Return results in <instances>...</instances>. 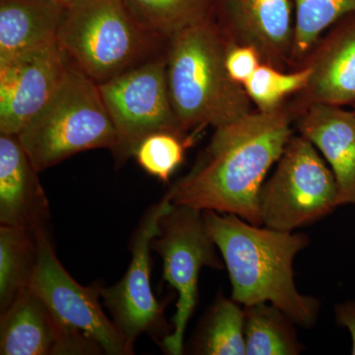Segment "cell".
Wrapping results in <instances>:
<instances>
[{"label": "cell", "mask_w": 355, "mask_h": 355, "mask_svg": "<svg viewBox=\"0 0 355 355\" xmlns=\"http://www.w3.org/2000/svg\"><path fill=\"white\" fill-rule=\"evenodd\" d=\"M293 125L288 100L275 111L256 110L214 128L190 171L166 193L173 205L235 214L254 225H263L261 190L294 135Z\"/></svg>", "instance_id": "6da1fadb"}, {"label": "cell", "mask_w": 355, "mask_h": 355, "mask_svg": "<svg viewBox=\"0 0 355 355\" xmlns=\"http://www.w3.org/2000/svg\"><path fill=\"white\" fill-rule=\"evenodd\" d=\"M202 212L227 268L231 297L244 307L270 303L298 326L313 328L320 301L301 294L293 277L294 259L309 244V238L254 225L235 214Z\"/></svg>", "instance_id": "7a4b0ae2"}, {"label": "cell", "mask_w": 355, "mask_h": 355, "mask_svg": "<svg viewBox=\"0 0 355 355\" xmlns=\"http://www.w3.org/2000/svg\"><path fill=\"white\" fill-rule=\"evenodd\" d=\"M230 44L214 17L168 41V87L187 135L207 125L223 127L256 111L244 86L236 83L226 69Z\"/></svg>", "instance_id": "3957f363"}, {"label": "cell", "mask_w": 355, "mask_h": 355, "mask_svg": "<svg viewBox=\"0 0 355 355\" xmlns=\"http://www.w3.org/2000/svg\"><path fill=\"white\" fill-rule=\"evenodd\" d=\"M57 42L74 67L106 83L166 50L137 22L125 0H71Z\"/></svg>", "instance_id": "277c9868"}, {"label": "cell", "mask_w": 355, "mask_h": 355, "mask_svg": "<svg viewBox=\"0 0 355 355\" xmlns=\"http://www.w3.org/2000/svg\"><path fill=\"white\" fill-rule=\"evenodd\" d=\"M17 137L38 172L83 151L114 153L118 146L98 84L70 62L55 92Z\"/></svg>", "instance_id": "5b68a950"}, {"label": "cell", "mask_w": 355, "mask_h": 355, "mask_svg": "<svg viewBox=\"0 0 355 355\" xmlns=\"http://www.w3.org/2000/svg\"><path fill=\"white\" fill-rule=\"evenodd\" d=\"M338 198L335 176L323 156L309 140L293 135L261 188V223L292 232L330 214Z\"/></svg>", "instance_id": "8992f818"}, {"label": "cell", "mask_w": 355, "mask_h": 355, "mask_svg": "<svg viewBox=\"0 0 355 355\" xmlns=\"http://www.w3.org/2000/svg\"><path fill=\"white\" fill-rule=\"evenodd\" d=\"M151 248L162 260L163 279L178 294L173 331L162 347L169 354L181 355L187 327L198 306L200 273L205 266L222 270L223 261L217 254L202 210L188 205L172 203L159 220Z\"/></svg>", "instance_id": "52a82bcc"}, {"label": "cell", "mask_w": 355, "mask_h": 355, "mask_svg": "<svg viewBox=\"0 0 355 355\" xmlns=\"http://www.w3.org/2000/svg\"><path fill=\"white\" fill-rule=\"evenodd\" d=\"M103 102L118 135L114 156L123 164L137 146L159 132L187 135L170 97L166 50L106 83L98 84Z\"/></svg>", "instance_id": "ba28073f"}, {"label": "cell", "mask_w": 355, "mask_h": 355, "mask_svg": "<svg viewBox=\"0 0 355 355\" xmlns=\"http://www.w3.org/2000/svg\"><path fill=\"white\" fill-rule=\"evenodd\" d=\"M38 263L31 286L69 328L94 342L103 354L128 355L133 345L105 314L99 298L103 286H83L67 272L51 246L50 234L36 233Z\"/></svg>", "instance_id": "9c48e42d"}, {"label": "cell", "mask_w": 355, "mask_h": 355, "mask_svg": "<svg viewBox=\"0 0 355 355\" xmlns=\"http://www.w3.org/2000/svg\"><path fill=\"white\" fill-rule=\"evenodd\" d=\"M171 205V200L165 193L146 210L130 239L132 261L125 275L114 286L102 288V299L112 321L132 345L144 334L158 343L161 338V343L169 335L166 328L164 305L159 302L151 289L150 253L159 220Z\"/></svg>", "instance_id": "30bf717a"}, {"label": "cell", "mask_w": 355, "mask_h": 355, "mask_svg": "<svg viewBox=\"0 0 355 355\" xmlns=\"http://www.w3.org/2000/svg\"><path fill=\"white\" fill-rule=\"evenodd\" d=\"M69 64L57 41L0 62V133L17 135L55 92Z\"/></svg>", "instance_id": "8fae6325"}, {"label": "cell", "mask_w": 355, "mask_h": 355, "mask_svg": "<svg viewBox=\"0 0 355 355\" xmlns=\"http://www.w3.org/2000/svg\"><path fill=\"white\" fill-rule=\"evenodd\" d=\"M214 18L231 43L252 46L263 64L289 71L295 36L292 0H217Z\"/></svg>", "instance_id": "7c38bea8"}, {"label": "cell", "mask_w": 355, "mask_h": 355, "mask_svg": "<svg viewBox=\"0 0 355 355\" xmlns=\"http://www.w3.org/2000/svg\"><path fill=\"white\" fill-rule=\"evenodd\" d=\"M0 354H104L87 336L65 326L30 286L0 314Z\"/></svg>", "instance_id": "4fadbf2b"}, {"label": "cell", "mask_w": 355, "mask_h": 355, "mask_svg": "<svg viewBox=\"0 0 355 355\" xmlns=\"http://www.w3.org/2000/svg\"><path fill=\"white\" fill-rule=\"evenodd\" d=\"M303 67L310 69L309 81L289 99L293 111L311 103L355 105V12L343 16L322 35Z\"/></svg>", "instance_id": "5bb4252c"}, {"label": "cell", "mask_w": 355, "mask_h": 355, "mask_svg": "<svg viewBox=\"0 0 355 355\" xmlns=\"http://www.w3.org/2000/svg\"><path fill=\"white\" fill-rule=\"evenodd\" d=\"M293 112L299 135L316 147L335 176L338 207L355 205L354 112L322 103Z\"/></svg>", "instance_id": "9a60e30c"}, {"label": "cell", "mask_w": 355, "mask_h": 355, "mask_svg": "<svg viewBox=\"0 0 355 355\" xmlns=\"http://www.w3.org/2000/svg\"><path fill=\"white\" fill-rule=\"evenodd\" d=\"M16 135L0 133V225L49 233L50 205Z\"/></svg>", "instance_id": "2e32d148"}, {"label": "cell", "mask_w": 355, "mask_h": 355, "mask_svg": "<svg viewBox=\"0 0 355 355\" xmlns=\"http://www.w3.org/2000/svg\"><path fill=\"white\" fill-rule=\"evenodd\" d=\"M62 0H0V62L57 41Z\"/></svg>", "instance_id": "e0dca14e"}, {"label": "cell", "mask_w": 355, "mask_h": 355, "mask_svg": "<svg viewBox=\"0 0 355 355\" xmlns=\"http://www.w3.org/2000/svg\"><path fill=\"white\" fill-rule=\"evenodd\" d=\"M37 263L36 233L0 225V314L31 286Z\"/></svg>", "instance_id": "ac0fdd59"}, {"label": "cell", "mask_w": 355, "mask_h": 355, "mask_svg": "<svg viewBox=\"0 0 355 355\" xmlns=\"http://www.w3.org/2000/svg\"><path fill=\"white\" fill-rule=\"evenodd\" d=\"M149 34L167 44L180 32L214 17L217 0H125Z\"/></svg>", "instance_id": "d6986e66"}, {"label": "cell", "mask_w": 355, "mask_h": 355, "mask_svg": "<svg viewBox=\"0 0 355 355\" xmlns=\"http://www.w3.org/2000/svg\"><path fill=\"white\" fill-rule=\"evenodd\" d=\"M244 329L241 304L218 294L198 324L191 352L200 355H245Z\"/></svg>", "instance_id": "ffe728a7"}, {"label": "cell", "mask_w": 355, "mask_h": 355, "mask_svg": "<svg viewBox=\"0 0 355 355\" xmlns=\"http://www.w3.org/2000/svg\"><path fill=\"white\" fill-rule=\"evenodd\" d=\"M245 347L246 355H297L299 343L293 321L270 303L246 306Z\"/></svg>", "instance_id": "44dd1931"}, {"label": "cell", "mask_w": 355, "mask_h": 355, "mask_svg": "<svg viewBox=\"0 0 355 355\" xmlns=\"http://www.w3.org/2000/svg\"><path fill=\"white\" fill-rule=\"evenodd\" d=\"M295 36L289 71L302 67L311 49L331 25L355 12V0H292Z\"/></svg>", "instance_id": "7402d4cb"}, {"label": "cell", "mask_w": 355, "mask_h": 355, "mask_svg": "<svg viewBox=\"0 0 355 355\" xmlns=\"http://www.w3.org/2000/svg\"><path fill=\"white\" fill-rule=\"evenodd\" d=\"M309 77L310 69L306 67L284 71L261 64L243 86L256 110L272 112L301 92L307 85Z\"/></svg>", "instance_id": "603a6c76"}, {"label": "cell", "mask_w": 355, "mask_h": 355, "mask_svg": "<svg viewBox=\"0 0 355 355\" xmlns=\"http://www.w3.org/2000/svg\"><path fill=\"white\" fill-rule=\"evenodd\" d=\"M193 137L159 132L148 135L137 146L133 157L137 164L151 176L168 182L184 160L187 148Z\"/></svg>", "instance_id": "cb8c5ba5"}, {"label": "cell", "mask_w": 355, "mask_h": 355, "mask_svg": "<svg viewBox=\"0 0 355 355\" xmlns=\"http://www.w3.org/2000/svg\"><path fill=\"white\" fill-rule=\"evenodd\" d=\"M261 64L260 55L252 46L232 43L229 46L225 58L226 69L236 83L244 85Z\"/></svg>", "instance_id": "d4e9b609"}, {"label": "cell", "mask_w": 355, "mask_h": 355, "mask_svg": "<svg viewBox=\"0 0 355 355\" xmlns=\"http://www.w3.org/2000/svg\"><path fill=\"white\" fill-rule=\"evenodd\" d=\"M335 314L338 324L349 331L352 340V354L355 355V300L336 305Z\"/></svg>", "instance_id": "484cf974"}, {"label": "cell", "mask_w": 355, "mask_h": 355, "mask_svg": "<svg viewBox=\"0 0 355 355\" xmlns=\"http://www.w3.org/2000/svg\"><path fill=\"white\" fill-rule=\"evenodd\" d=\"M354 114H355V107H354Z\"/></svg>", "instance_id": "4316f807"}]
</instances>
